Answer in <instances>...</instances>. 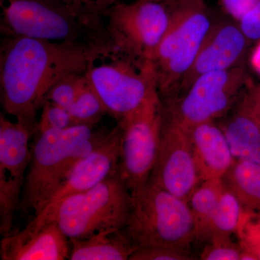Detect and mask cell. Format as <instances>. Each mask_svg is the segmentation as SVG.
Returning <instances> with one entry per match:
<instances>
[{
	"instance_id": "obj_25",
	"label": "cell",
	"mask_w": 260,
	"mask_h": 260,
	"mask_svg": "<svg viewBox=\"0 0 260 260\" xmlns=\"http://www.w3.org/2000/svg\"><path fill=\"white\" fill-rule=\"evenodd\" d=\"M200 254L202 260H241L242 249L232 236H215L204 243Z\"/></svg>"
},
{
	"instance_id": "obj_3",
	"label": "cell",
	"mask_w": 260,
	"mask_h": 260,
	"mask_svg": "<svg viewBox=\"0 0 260 260\" xmlns=\"http://www.w3.org/2000/svg\"><path fill=\"white\" fill-rule=\"evenodd\" d=\"M131 194V210L124 231L137 248L166 246L190 251L196 237L188 202L150 178Z\"/></svg>"
},
{
	"instance_id": "obj_33",
	"label": "cell",
	"mask_w": 260,
	"mask_h": 260,
	"mask_svg": "<svg viewBox=\"0 0 260 260\" xmlns=\"http://www.w3.org/2000/svg\"><path fill=\"white\" fill-rule=\"evenodd\" d=\"M151 1L160 2V3H165V2L172 1V0H151Z\"/></svg>"
},
{
	"instance_id": "obj_23",
	"label": "cell",
	"mask_w": 260,
	"mask_h": 260,
	"mask_svg": "<svg viewBox=\"0 0 260 260\" xmlns=\"http://www.w3.org/2000/svg\"><path fill=\"white\" fill-rule=\"evenodd\" d=\"M241 260H260V212L244 209L236 232Z\"/></svg>"
},
{
	"instance_id": "obj_17",
	"label": "cell",
	"mask_w": 260,
	"mask_h": 260,
	"mask_svg": "<svg viewBox=\"0 0 260 260\" xmlns=\"http://www.w3.org/2000/svg\"><path fill=\"white\" fill-rule=\"evenodd\" d=\"M240 99L217 123L223 130L235 160L260 164V126Z\"/></svg>"
},
{
	"instance_id": "obj_27",
	"label": "cell",
	"mask_w": 260,
	"mask_h": 260,
	"mask_svg": "<svg viewBox=\"0 0 260 260\" xmlns=\"http://www.w3.org/2000/svg\"><path fill=\"white\" fill-rule=\"evenodd\" d=\"M190 251L166 246H143L136 249L129 260H191Z\"/></svg>"
},
{
	"instance_id": "obj_6",
	"label": "cell",
	"mask_w": 260,
	"mask_h": 260,
	"mask_svg": "<svg viewBox=\"0 0 260 260\" xmlns=\"http://www.w3.org/2000/svg\"><path fill=\"white\" fill-rule=\"evenodd\" d=\"M3 36L55 42L106 41L104 26L59 0H0Z\"/></svg>"
},
{
	"instance_id": "obj_1",
	"label": "cell",
	"mask_w": 260,
	"mask_h": 260,
	"mask_svg": "<svg viewBox=\"0 0 260 260\" xmlns=\"http://www.w3.org/2000/svg\"><path fill=\"white\" fill-rule=\"evenodd\" d=\"M112 52L107 41L55 42L3 36L0 91L3 109L37 134L38 112L58 82L85 74L92 64Z\"/></svg>"
},
{
	"instance_id": "obj_11",
	"label": "cell",
	"mask_w": 260,
	"mask_h": 260,
	"mask_svg": "<svg viewBox=\"0 0 260 260\" xmlns=\"http://www.w3.org/2000/svg\"><path fill=\"white\" fill-rule=\"evenodd\" d=\"M34 135L28 126L12 122L0 114V234L11 233L15 212L20 208L26 169L31 150L29 140Z\"/></svg>"
},
{
	"instance_id": "obj_26",
	"label": "cell",
	"mask_w": 260,
	"mask_h": 260,
	"mask_svg": "<svg viewBox=\"0 0 260 260\" xmlns=\"http://www.w3.org/2000/svg\"><path fill=\"white\" fill-rule=\"evenodd\" d=\"M41 111L37 133L48 129H64L74 125L69 111L49 101L44 102Z\"/></svg>"
},
{
	"instance_id": "obj_18",
	"label": "cell",
	"mask_w": 260,
	"mask_h": 260,
	"mask_svg": "<svg viewBox=\"0 0 260 260\" xmlns=\"http://www.w3.org/2000/svg\"><path fill=\"white\" fill-rule=\"evenodd\" d=\"M70 260H127L138 248L124 229L70 239Z\"/></svg>"
},
{
	"instance_id": "obj_12",
	"label": "cell",
	"mask_w": 260,
	"mask_h": 260,
	"mask_svg": "<svg viewBox=\"0 0 260 260\" xmlns=\"http://www.w3.org/2000/svg\"><path fill=\"white\" fill-rule=\"evenodd\" d=\"M150 179L186 202L203 181L195 165L187 129L162 115L158 155Z\"/></svg>"
},
{
	"instance_id": "obj_4",
	"label": "cell",
	"mask_w": 260,
	"mask_h": 260,
	"mask_svg": "<svg viewBox=\"0 0 260 260\" xmlns=\"http://www.w3.org/2000/svg\"><path fill=\"white\" fill-rule=\"evenodd\" d=\"M132 206L131 191L116 170L83 192L70 195L34 218L55 222L69 239L124 229Z\"/></svg>"
},
{
	"instance_id": "obj_7",
	"label": "cell",
	"mask_w": 260,
	"mask_h": 260,
	"mask_svg": "<svg viewBox=\"0 0 260 260\" xmlns=\"http://www.w3.org/2000/svg\"><path fill=\"white\" fill-rule=\"evenodd\" d=\"M249 83L244 64L206 73L198 77L181 95L160 98L162 115L186 129L204 121H218L237 104Z\"/></svg>"
},
{
	"instance_id": "obj_2",
	"label": "cell",
	"mask_w": 260,
	"mask_h": 260,
	"mask_svg": "<svg viewBox=\"0 0 260 260\" xmlns=\"http://www.w3.org/2000/svg\"><path fill=\"white\" fill-rule=\"evenodd\" d=\"M94 126L73 125L64 129L39 132L25 177L20 208L42 211L59 190L72 169L90 153L107 133Z\"/></svg>"
},
{
	"instance_id": "obj_10",
	"label": "cell",
	"mask_w": 260,
	"mask_h": 260,
	"mask_svg": "<svg viewBox=\"0 0 260 260\" xmlns=\"http://www.w3.org/2000/svg\"><path fill=\"white\" fill-rule=\"evenodd\" d=\"M161 102L158 90L120 123L123 128L120 157L116 172L130 191L150 177L160 143Z\"/></svg>"
},
{
	"instance_id": "obj_31",
	"label": "cell",
	"mask_w": 260,
	"mask_h": 260,
	"mask_svg": "<svg viewBox=\"0 0 260 260\" xmlns=\"http://www.w3.org/2000/svg\"><path fill=\"white\" fill-rule=\"evenodd\" d=\"M251 64L254 70L260 74V40L251 53Z\"/></svg>"
},
{
	"instance_id": "obj_28",
	"label": "cell",
	"mask_w": 260,
	"mask_h": 260,
	"mask_svg": "<svg viewBox=\"0 0 260 260\" xmlns=\"http://www.w3.org/2000/svg\"><path fill=\"white\" fill-rule=\"evenodd\" d=\"M238 23L250 42L260 40V0Z\"/></svg>"
},
{
	"instance_id": "obj_14",
	"label": "cell",
	"mask_w": 260,
	"mask_h": 260,
	"mask_svg": "<svg viewBox=\"0 0 260 260\" xmlns=\"http://www.w3.org/2000/svg\"><path fill=\"white\" fill-rule=\"evenodd\" d=\"M70 239L50 220L34 218L23 230L4 236L0 242L2 260L69 259Z\"/></svg>"
},
{
	"instance_id": "obj_16",
	"label": "cell",
	"mask_w": 260,
	"mask_h": 260,
	"mask_svg": "<svg viewBox=\"0 0 260 260\" xmlns=\"http://www.w3.org/2000/svg\"><path fill=\"white\" fill-rule=\"evenodd\" d=\"M187 130L201 180H222L236 160L223 130L216 121H204Z\"/></svg>"
},
{
	"instance_id": "obj_22",
	"label": "cell",
	"mask_w": 260,
	"mask_h": 260,
	"mask_svg": "<svg viewBox=\"0 0 260 260\" xmlns=\"http://www.w3.org/2000/svg\"><path fill=\"white\" fill-rule=\"evenodd\" d=\"M68 111L74 125L94 126L103 116L109 114L104 102L89 83Z\"/></svg>"
},
{
	"instance_id": "obj_5",
	"label": "cell",
	"mask_w": 260,
	"mask_h": 260,
	"mask_svg": "<svg viewBox=\"0 0 260 260\" xmlns=\"http://www.w3.org/2000/svg\"><path fill=\"white\" fill-rule=\"evenodd\" d=\"M165 3L170 10V22L152 61L159 96L162 99L176 93L215 21L205 0Z\"/></svg>"
},
{
	"instance_id": "obj_29",
	"label": "cell",
	"mask_w": 260,
	"mask_h": 260,
	"mask_svg": "<svg viewBox=\"0 0 260 260\" xmlns=\"http://www.w3.org/2000/svg\"><path fill=\"white\" fill-rule=\"evenodd\" d=\"M258 2L259 0H220L224 11L237 23L255 6Z\"/></svg>"
},
{
	"instance_id": "obj_24",
	"label": "cell",
	"mask_w": 260,
	"mask_h": 260,
	"mask_svg": "<svg viewBox=\"0 0 260 260\" xmlns=\"http://www.w3.org/2000/svg\"><path fill=\"white\" fill-rule=\"evenodd\" d=\"M88 83L86 74L68 75L51 89L47 100L68 110Z\"/></svg>"
},
{
	"instance_id": "obj_34",
	"label": "cell",
	"mask_w": 260,
	"mask_h": 260,
	"mask_svg": "<svg viewBox=\"0 0 260 260\" xmlns=\"http://www.w3.org/2000/svg\"><path fill=\"white\" fill-rule=\"evenodd\" d=\"M257 87H258V88H259V90H260V85H257Z\"/></svg>"
},
{
	"instance_id": "obj_9",
	"label": "cell",
	"mask_w": 260,
	"mask_h": 260,
	"mask_svg": "<svg viewBox=\"0 0 260 260\" xmlns=\"http://www.w3.org/2000/svg\"><path fill=\"white\" fill-rule=\"evenodd\" d=\"M85 74L116 121L133 114L158 90L152 65L138 64L115 52L101 56Z\"/></svg>"
},
{
	"instance_id": "obj_21",
	"label": "cell",
	"mask_w": 260,
	"mask_h": 260,
	"mask_svg": "<svg viewBox=\"0 0 260 260\" xmlns=\"http://www.w3.org/2000/svg\"><path fill=\"white\" fill-rule=\"evenodd\" d=\"M244 211V208L237 197L223 183V191L207 229L203 244L215 236L236 234Z\"/></svg>"
},
{
	"instance_id": "obj_19",
	"label": "cell",
	"mask_w": 260,
	"mask_h": 260,
	"mask_svg": "<svg viewBox=\"0 0 260 260\" xmlns=\"http://www.w3.org/2000/svg\"><path fill=\"white\" fill-rule=\"evenodd\" d=\"M222 180L244 209L260 212V164L236 160Z\"/></svg>"
},
{
	"instance_id": "obj_8",
	"label": "cell",
	"mask_w": 260,
	"mask_h": 260,
	"mask_svg": "<svg viewBox=\"0 0 260 260\" xmlns=\"http://www.w3.org/2000/svg\"><path fill=\"white\" fill-rule=\"evenodd\" d=\"M169 22L170 10L167 3H116L104 13V30L113 52L138 64L152 65Z\"/></svg>"
},
{
	"instance_id": "obj_30",
	"label": "cell",
	"mask_w": 260,
	"mask_h": 260,
	"mask_svg": "<svg viewBox=\"0 0 260 260\" xmlns=\"http://www.w3.org/2000/svg\"><path fill=\"white\" fill-rule=\"evenodd\" d=\"M241 102L254 116L260 126V90L257 86L249 85L244 92Z\"/></svg>"
},
{
	"instance_id": "obj_13",
	"label": "cell",
	"mask_w": 260,
	"mask_h": 260,
	"mask_svg": "<svg viewBox=\"0 0 260 260\" xmlns=\"http://www.w3.org/2000/svg\"><path fill=\"white\" fill-rule=\"evenodd\" d=\"M250 42L235 20H215L190 69L181 80L176 93L169 98L184 93L201 75L244 64Z\"/></svg>"
},
{
	"instance_id": "obj_32",
	"label": "cell",
	"mask_w": 260,
	"mask_h": 260,
	"mask_svg": "<svg viewBox=\"0 0 260 260\" xmlns=\"http://www.w3.org/2000/svg\"><path fill=\"white\" fill-rule=\"evenodd\" d=\"M59 1L62 2L63 3H64L65 5H68L70 8H73V10H75L77 13H80L78 12V0H59ZM83 16V15H82Z\"/></svg>"
},
{
	"instance_id": "obj_20",
	"label": "cell",
	"mask_w": 260,
	"mask_h": 260,
	"mask_svg": "<svg viewBox=\"0 0 260 260\" xmlns=\"http://www.w3.org/2000/svg\"><path fill=\"white\" fill-rule=\"evenodd\" d=\"M223 188V180L203 181L189 198L188 203L194 218L196 242L203 243Z\"/></svg>"
},
{
	"instance_id": "obj_15",
	"label": "cell",
	"mask_w": 260,
	"mask_h": 260,
	"mask_svg": "<svg viewBox=\"0 0 260 260\" xmlns=\"http://www.w3.org/2000/svg\"><path fill=\"white\" fill-rule=\"evenodd\" d=\"M122 135L123 128L119 122L112 129L108 130L96 147L72 169L44 210L54 206L70 195L91 189L116 170Z\"/></svg>"
}]
</instances>
